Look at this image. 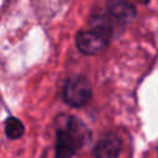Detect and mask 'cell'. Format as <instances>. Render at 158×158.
<instances>
[{"label":"cell","instance_id":"8992f818","mask_svg":"<svg viewBox=\"0 0 158 158\" xmlns=\"http://www.w3.org/2000/svg\"><path fill=\"white\" fill-rule=\"evenodd\" d=\"M5 136L9 139H19L25 133V126L21 120L15 116H9L4 122Z\"/></svg>","mask_w":158,"mask_h":158},{"label":"cell","instance_id":"3957f363","mask_svg":"<svg viewBox=\"0 0 158 158\" xmlns=\"http://www.w3.org/2000/svg\"><path fill=\"white\" fill-rule=\"evenodd\" d=\"M110 36L106 31L91 27L77 35V47L84 54H99L106 49Z\"/></svg>","mask_w":158,"mask_h":158},{"label":"cell","instance_id":"5b68a950","mask_svg":"<svg viewBox=\"0 0 158 158\" xmlns=\"http://www.w3.org/2000/svg\"><path fill=\"white\" fill-rule=\"evenodd\" d=\"M122 141L116 135H106L94 147V158H118L121 152Z\"/></svg>","mask_w":158,"mask_h":158},{"label":"cell","instance_id":"277c9868","mask_svg":"<svg viewBox=\"0 0 158 158\" xmlns=\"http://www.w3.org/2000/svg\"><path fill=\"white\" fill-rule=\"evenodd\" d=\"M106 12L112 22L125 25L135 19L136 7L126 0H109Z\"/></svg>","mask_w":158,"mask_h":158},{"label":"cell","instance_id":"6da1fadb","mask_svg":"<svg viewBox=\"0 0 158 158\" xmlns=\"http://www.w3.org/2000/svg\"><path fill=\"white\" fill-rule=\"evenodd\" d=\"M56 132V158H72L90 137L85 125L74 116H60Z\"/></svg>","mask_w":158,"mask_h":158},{"label":"cell","instance_id":"ba28073f","mask_svg":"<svg viewBox=\"0 0 158 158\" xmlns=\"http://www.w3.org/2000/svg\"><path fill=\"white\" fill-rule=\"evenodd\" d=\"M41 158H46V154H42V157Z\"/></svg>","mask_w":158,"mask_h":158},{"label":"cell","instance_id":"52a82bcc","mask_svg":"<svg viewBox=\"0 0 158 158\" xmlns=\"http://www.w3.org/2000/svg\"><path fill=\"white\" fill-rule=\"evenodd\" d=\"M137 1H139V2H142V4H148L151 0H137Z\"/></svg>","mask_w":158,"mask_h":158},{"label":"cell","instance_id":"7a4b0ae2","mask_svg":"<svg viewBox=\"0 0 158 158\" xmlns=\"http://www.w3.org/2000/svg\"><path fill=\"white\" fill-rule=\"evenodd\" d=\"M91 99V85L86 77L74 75L69 78L63 88V100L73 106L81 107Z\"/></svg>","mask_w":158,"mask_h":158}]
</instances>
